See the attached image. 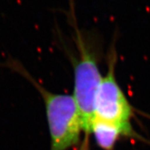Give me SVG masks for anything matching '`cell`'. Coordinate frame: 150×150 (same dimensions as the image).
Instances as JSON below:
<instances>
[{
    "label": "cell",
    "instance_id": "obj_1",
    "mask_svg": "<svg viewBox=\"0 0 150 150\" xmlns=\"http://www.w3.org/2000/svg\"><path fill=\"white\" fill-rule=\"evenodd\" d=\"M7 66L28 79L41 95L50 138V150H69L79 146L84 127L73 96L47 91L17 62L11 60Z\"/></svg>",
    "mask_w": 150,
    "mask_h": 150
},
{
    "label": "cell",
    "instance_id": "obj_2",
    "mask_svg": "<svg viewBox=\"0 0 150 150\" xmlns=\"http://www.w3.org/2000/svg\"><path fill=\"white\" fill-rule=\"evenodd\" d=\"M78 57L73 62V94L82 116L84 134H89L91 124L95 118V100L103 76L97 58L86 45L79 33L76 34Z\"/></svg>",
    "mask_w": 150,
    "mask_h": 150
},
{
    "label": "cell",
    "instance_id": "obj_3",
    "mask_svg": "<svg viewBox=\"0 0 150 150\" xmlns=\"http://www.w3.org/2000/svg\"><path fill=\"white\" fill-rule=\"evenodd\" d=\"M116 63L117 53L113 46L108 58V69L95 96V118L132 127L134 108L117 80Z\"/></svg>",
    "mask_w": 150,
    "mask_h": 150
},
{
    "label": "cell",
    "instance_id": "obj_4",
    "mask_svg": "<svg viewBox=\"0 0 150 150\" xmlns=\"http://www.w3.org/2000/svg\"><path fill=\"white\" fill-rule=\"evenodd\" d=\"M89 135L94 137L96 144L103 150H114L117 141L122 137L144 140L133 127L120 126L98 118H95L91 123Z\"/></svg>",
    "mask_w": 150,
    "mask_h": 150
},
{
    "label": "cell",
    "instance_id": "obj_5",
    "mask_svg": "<svg viewBox=\"0 0 150 150\" xmlns=\"http://www.w3.org/2000/svg\"><path fill=\"white\" fill-rule=\"evenodd\" d=\"M89 136V134H87V133L85 134V137L79 146V150H90Z\"/></svg>",
    "mask_w": 150,
    "mask_h": 150
}]
</instances>
